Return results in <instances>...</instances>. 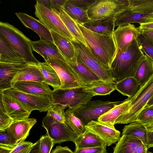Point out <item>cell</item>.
<instances>
[{"label": "cell", "instance_id": "obj_1", "mask_svg": "<svg viewBox=\"0 0 153 153\" xmlns=\"http://www.w3.org/2000/svg\"><path fill=\"white\" fill-rule=\"evenodd\" d=\"M144 55L137 39H134L126 49L118 50L111 67L114 81L117 82L134 77Z\"/></svg>", "mask_w": 153, "mask_h": 153}, {"label": "cell", "instance_id": "obj_2", "mask_svg": "<svg viewBox=\"0 0 153 153\" xmlns=\"http://www.w3.org/2000/svg\"><path fill=\"white\" fill-rule=\"evenodd\" d=\"M77 23L92 52L103 64L111 69L118 51L113 34L97 33Z\"/></svg>", "mask_w": 153, "mask_h": 153}, {"label": "cell", "instance_id": "obj_3", "mask_svg": "<svg viewBox=\"0 0 153 153\" xmlns=\"http://www.w3.org/2000/svg\"><path fill=\"white\" fill-rule=\"evenodd\" d=\"M0 36L21 56L27 63L38 65L34 56L31 41L21 31L7 22H0Z\"/></svg>", "mask_w": 153, "mask_h": 153}, {"label": "cell", "instance_id": "obj_4", "mask_svg": "<svg viewBox=\"0 0 153 153\" xmlns=\"http://www.w3.org/2000/svg\"><path fill=\"white\" fill-rule=\"evenodd\" d=\"M153 96V75L144 85L140 86L130 101L129 108L116 120V124H127L136 121L138 115Z\"/></svg>", "mask_w": 153, "mask_h": 153}, {"label": "cell", "instance_id": "obj_5", "mask_svg": "<svg viewBox=\"0 0 153 153\" xmlns=\"http://www.w3.org/2000/svg\"><path fill=\"white\" fill-rule=\"evenodd\" d=\"M128 0H97L88 10L91 20L108 19L115 20L128 9Z\"/></svg>", "mask_w": 153, "mask_h": 153}, {"label": "cell", "instance_id": "obj_6", "mask_svg": "<svg viewBox=\"0 0 153 153\" xmlns=\"http://www.w3.org/2000/svg\"><path fill=\"white\" fill-rule=\"evenodd\" d=\"M79 59L103 81L115 82L112 77L111 69L103 64L91 49L79 41H71Z\"/></svg>", "mask_w": 153, "mask_h": 153}, {"label": "cell", "instance_id": "obj_7", "mask_svg": "<svg viewBox=\"0 0 153 153\" xmlns=\"http://www.w3.org/2000/svg\"><path fill=\"white\" fill-rule=\"evenodd\" d=\"M51 97L54 104L66 105L74 110L91 100L93 95L82 87L70 89H58L52 91Z\"/></svg>", "mask_w": 153, "mask_h": 153}, {"label": "cell", "instance_id": "obj_8", "mask_svg": "<svg viewBox=\"0 0 153 153\" xmlns=\"http://www.w3.org/2000/svg\"><path fill=\"white\" fill-rule=\"evenodd\" d=\"M18 100L29 112L35 110L45 112L54 104L51 95H39L26 93L12 87L4 91Z\"/></svg>", "mask_w": 153, "mask_h": 153}, {"label": "cell", "instance_id": "obj_9", "mask_svg": "<svg viewBox=\"0 0 153 153\" xmlns=\"http://www.w3.org/2000/svg\"><path fill=\"white\" fill-rule=\"evenodd\" d=\"M123 102L90 100L73 111L85 126L92 121H98L100 117Z\"/></svg>", "mask_w": 153, "mask_h": 153}, {"label": "cell", "instance_id": "obj_10", "mask_svg": "<svg viewBox=\"0 0 153 153\" xmlns=\"http://www.w3.org/2000/svg\"><path fill=\"white\" fill-rule=\"evenodd\" d=\"M34 6L36 16L49 30H53L71 41L76 39L57 14L38 3Z\"/></svg>", "mask_w": 153, "mask_h": 153}, {"label": "cell", "instance_id": "obj_11", "mask_svg": "<svg viewBox=\"0 0 153 153\" xmlns=\"http://www.w3.org/2000/svg\"><path fill=\"white\" fill-rule=\"evenodd\" d=\"M42 126L46 130V134L53 140L54 145L67 141L74 142L78 136L65 123H61L47 115L42 119Z\"/></svg>", "mask_w": 153, "mask_h": 153}, {"label": "cell", "instance_id": "obj_12", "mask_svg": "<svg viewBox=\"0 0 153 153\" xmlns=\"http://www.w3.org/2000/svg\"><path fill=\"white\" fill-rule=\"evenodd\" d=\"M46 62L54 69L58 75L61 83L59 88L70 89L81 87L72 68L66 61L59 59H52Z\"/></svg>", "mask_w": 153, "mask_h": 153}, {"label": "cell", "instance_id": "obj_13", "mask_svg": "<svg viewBox=\"0 0 153 153\" xmlns=\"http://www.w3.org/2000/svg\"><path fill=\"white\" fill-rule=\"evenodd\" d=\"M66 61L82 88L91 86L104 82L79 59L77 53L74 58L66 60Z\"/></svg>", "mask_w": 153, "mask_h": 153}, {"label": "cell", "instance_id": "obj_14", "mask_svg": "<svg viewBox=\"0 0 153 153\" xmlns=\"http://www.w3.org/2000/svg\"><path fill=\"white\" fill-rule=\"evenodd\" d=\"M36 122V119L29 118L13 121L6 131L10 144L15 147L19 143L25 141Z\"/></svg>", "mask_w": 153, "mask_h": 153}, {"label": "cell", "instance_id": "obj_15", "mask_svg": "<svg viewBox=\"0 0 153 153\" xmlns=\"http://www.w3.org/2000/svg\"><path fill=\"white\" fill-rule=\"evenodd\" d=\"M113 34L118 51L127 48L134 39H137L141 33L134 25L128 24L118 26Z\"/></svg>", "mask_w": 153, "mask_h": 153}, {"label": "cell", "instance_id": "obj_16", "mask_svg": "<svg viewBox=\"0 0 153 153\" xmlns=\"http://www.w3.org/2000/svg\"><path fill=\"white\" fill-rule=\"evenodd\" d=\"M85 129L97 135L109 146L118 142L120 138V133L112 127L98 121H92L85 126Z\"/></svg>", "mask_w": 153, "mask_h": 153}, {"label": "cell", "instance_id": "obj_17", "mask_svg": "<svg viewBox=\"0 0 153 153\" xmlns=\"http://www.w3.org/2000/svg\"><path fill=\"white\" fill-rule=\"evenodd\" d=\"M30 65L25 63H18L0 62V92L12 88L11 83L17 74Z\"/></svg>", "mask_w": 153, "mask_h": 153}, {"label": "cell", "instance_id": "obj_18", "mask_svg": "<svg viewBox=\"0 0 153 153\" xmlns=\"http://www.w3.org/2000/svg\"><path fill=\"white\" fill-rule=\"evenodd\" d=\"M5 110L13 121L29 118L31 113L28 111L21 103L15 98L0 92Z\"/></svg>", "mask_w": 153, "mask_h": 153}, {"label": "cell", "instance_id": "obj_19", "mask_svg": "<svg viewBox=\"0 0 153 153\" xmlns=\"http://www.w3.org/2000/svg\"><path fill=\"white\" fill-rule=\"evenodd\" d=\"M17 17L26 27L35 31L39 36L40 40L53 42L50 31L39 20L25 13H15Z\"/></svg>", "mask_w": 153, "mask_h": 153}, {"label": "cell", "instance_id": "obj_20", "mask_svg": "<svg viewBox=\"0 0 153 153\" xmlns=\"http://www.w3.org/2000/svg\"><path fill=\"white\" fill-rule=\"evenodd\" d=\"M31 43L32 50L41 55L45 62L52 59L66 61L53 42L40 40Z\"/></svg>", "mask_w": 153, "mask_h": 153}, {"label": "cell", "instance_id": "obj_21", "mask_svg": "<svg viewBox=\"0 0 153 153\" xmlns=\"http://www.w3.org/2000/svg\"><path fill=\"white\" fill-rule=\"evenodd\" d=\"M153 21V13L134 12L128 9L121 13L115 21V27L123 24L137 23L140 25Z\"/></svg>", "mask_w": 153, "mask_h": 153}, {"label": "cell", "instance_id": "obj_22", "mask_svg": "<svg viewBox=\"0 0 153 153\" xmlns=\"http://www.w3.org/2000/svg\"><path fill=\"white\" fill-rule=\"evenodd\" d=\"M13 87L20 91L36 95H51L52 92L49 85L44 82L18 81L14 84Z\"/></svg>", "mask_w": 153, "mask_h": 153}, {"label": "cell", "instance_id": "obj_23", "mask_svg": "<svg viewBox=\"0 0 153 153\" xmlns=\"http://www.w3.org/2000/svg\"><path fill=\"white\" fill-rule=\"evenodd\" d=\"M130 103V99L128 97L122 103L115 105L100 117L98 121L109 126L114 127L116 120L120 115L128 110Z\"/></svg>", "mask_w": 153, "mask_h": 153}, {"label": "cell", "instance_id": "obj_24", "mask_svg": "<svg viewBox=\"0 0 153 153\" xmlns=\"http://www.w3.org/2000/svg\"><path fill=\"white\" fill-rule=\"evenodd\" d=\"M38 66L29 65L21 69L12 80V87L18 81H34L45 83V80Z\"/></svg>", "mask_w": 153, "mask_h": 153}, {"label": "cell", "instance_id": "obj_25", "mask_svg": "<svg viewBox=\"0 0 153 153\" xmlns=\"http://www.w3.org/2000/svg\"><path fill=\"white\" fill-rule=\"evenodd\" d=\"M50 31L53 42L66 60L71 59L76 56V52L71 40L53 30Z\"/></svg>", "mask_w": 153, "mask_h": 153}, {"label": "cell", "instance_id": "obj_26", "mask_svg": "<svg viewBox=\"0 0 153 153\" xmlns=\"http://www.w3.org/2000/svg\"><path fill=\"white\" fill-rule=\"evenodd\" d=\"M74 143L75 149L107 146L104 141L99 136L86 129L84 133L78 136Z\"/></svg>", "mask_w": 153, "mask_h": 153}, {"label": "cell", "instance_id": "obj_27", "mask_svg": "<svg viewBox=\"0 0 153 153\" xmlns=\"http://www.w3.org/2000/svg\"><path fill=\"white\" fill-rule=\"evenodd\" d=\"M115 20L103 19L90 20L82 25L88 30L95 33L104 35L113 34L115 30Z\"/></svg>", "mask_w": 153, "mask_h": 153}, {"label": "cell", "instance_id": "obj_28", "mask_svg": "<svg viewBox=\"0 0 153 153\" xmlns=\"http://www.w3.org/2000/svg\"><path fill=\"white\" fill-rule=\"evenodd\" d=\"M0 62L12 63H26L17 51L0 36Z\"/></svg>", "mask_w": 153, "mask_h": 153}, {"label": "cell", "instance_id": "obj_29", "mask_svg": "<svg viewBox=\"0 0 153 153\" xmlns=\"http://www.w3.org/2000/svg\"><path fill=\"white\" fill-rule=\"evenodd\" d=\"M54 12L59 16L69 31L76 39L90 48L77 22L64 11L62 7L59 9L58 11Z\"/></svg>", "mask_w": 153, "mask_h": 153}, {"label": "cell", "instance_id": "obj_30", "mask_svg": "<svg viewBox=\"0 0 153 153\" xmlns=\"http://www.w3.org/2000/svg\"><path fill=\"white\" fill-rule=\"evenodd\" d=\"M142 142L136 137L122 135L114 147L113 153H137V148Z\"/></svg>", "mask_w": 153, "mask_h": 153}, {"label": "cell", "instance_id": "obj_31", "mask_svg": "<svg viewBox=\"0 0 153 153\" xmlns=\"http://www.w3.org/2000/svg\"><path fill=\"white\" fill-rule=\"evenodd\" d=\"M153 75V61L145 54L134 76L140 86L144 85Z\"/></svg>", "mask_w": 153, "mask_h": 153}, {"label": "cell", "instance_id": "obj_32", "mask_svg": "<svg viewBox=\"0 0 153 153\" xmlns=\"http://www.w3.org/2000/svg\"><path fill=\"white\" fill-rule=\"evenodd\" d=\"M38 68L45 80V83L51 86L54 90L59 89L61 83L59 77L56 71L48 62H39Z\"/></svg>", "mask_w": 153, "mask_h": 153}, {"label": "cell", "instance_id": "obj_33", "mask_svg": "<svg viewBox=\"0 0 153 153\" xmlns=\"http://www.w3.org/2000/svg\"><path fill=\"white\" fill-rule=\"evenodd\" d=\"M116 89L123 95L129 98L133 97L139 89L140 86L134 77H128L115 83Z\"/></svg>", "mask_w": 153, "mask_h": 153}, {"label": "cell", "instance_id": "obj_34", "mask_svg": "<svg viewBox=\"0 0 153 153\" xmlns=\"http://www.w3.org/2000/svg\"><path fill=\"white\" fill-rule=\"evenodd\" d=\"M147 131L145 125L137 121L125 126L123 129L122 135L136 137L141 140L147 147Z\"/></svg>", "mask_w": 153, "mask_h": 153}, {"label": "cell", "instance_id": "obj_35", "mask_svg": "<svg viewBox=\"0 0 153 153\" xmlns=\"http://www.w3.org/2000/svg\"><path fill=\"white\" fill-rule=\"evenodd\" d=\"M64 11L74 21L82 25L91 20L87 11L83 10L66 1L62 7Z\"/></svg>", "mask_w": 153, "mask_h": 153}, {"label": "cell", "instance_id": "obj_36", "mask_svg": "<svg viewBox=\"0 0 153 153\" xmlns=\"http://www.w3.org/2000/svg\"><path fill=\"white\" fill-rule=\"evenodd\" d=\"M65 122L78 135L85 131V126L80 119L74 114L73 110L68 108L64 111Z\"/></svg>", "mask_w": 153, "mask_h": 153}, {"label": "cell", "instance_id": "obj_37", "mask_svg": "<svg viewBox=\"0 0 153 153\" xmlns=\"http://www.w3.org/2000/svg\"><path fill=\"white\" fill-rule=\"evenodd\" d=\"M115 83L109 82H103L92 86L83 88L85 90L93 96L109 95L116 90Z\"/></svg>", "mask_w": 153, "mask_h": 153}, {"label": "cell", "instance_id": "obj_38", "mask_svg": "<svg viewBox=\"0 0 153 153\" xmlns=\"http://www.w3.org/2000/svg\"><path fill=\"white\" fill-rule=\"evenodd\" d=\"M128 9L134 12L153 13V0H128Z\"/></svg>", "mask_w": 153, "mask_h": 153}, {"label": "cell", "instance_id": "obj_39", "mask_svg": "<svg viewBox=\"0 0 153 153\" xmlns=\"http://www.w3.org/2000/svg\"><path fill=\"white\" fill-rule=\"evenodd\" d=\"M67 106L64 105L56 103L54 104L48 111L47 115L51 116L58 121L65 123L64 111Z\"/></svg>", "mask_w": 153, "mask_h": 153}, {"label": "cell", "instance_id": "obj_40", "mask_svg": "<svg viewBox=\"0 0 153 153\" xmlns=\"http://www.w3.org/2000/svg\"><path fill=\"white\" fill-rule=\"evenodd\" d=\"M13 122L5 110L1 96L0 95V131H6Z\"/></svg>", "mask_w": 153, "mask_h": 153}, {"label": "cell", "instance_id": "obj_41", "mask_svg": "<svg viewBox=\"0 0 153 153\" xmlns=\"http://www.w3.org/2000/svg\"><path fill=\"white\" fill-rule=\"evenodd\" d=\"M136 121L145 125L153 122V105L146 106L138 115Z\"/></svg>", "mask_w": 153, "mask_h": 153}, {"label": "cell", "instance_id": "obj_42", "mask_svg": "<svg viewBox=\"0 0 153 153\" xmlns=\"http://www.w3.org/2000/svg\"><path fill=\"white\" fill-rule=\"evenodd\" d=\"M39 140L38 153H50L54 145L52 139L46 134L42 136Z\"/></svg>", "mask_w": 153, "mask_h": 153}, {"label": "cell", "instance_id": "obj_43", "mask_svg": "<svg viewBox=\"0 0 153 153\" xmlns=\"http://www.w3.org/2000/svg\"><path fill=\"white\" fill-rule=\"evenodd\" d=\"M137 39L142 51L153 61V46L149 43L141 34Z\"/></svg>", "mask_w": 153, "mask_h": 153}, {"label": "cell", "instance_id": "obj_44", "mask_svg": "<svg viewBox=\"0 0 153 153\" xmlns=\"http://www.w3.org/2000/svg\"><path fill=\"white\" fill-rule=\"evenodd\" d=\"M34 144L29 141L21 142L12 149L10 153H30Z\"/></svg>", "mask_w": 153, "mask_h": 153}, {"label": "cell", "instance_id": "obj_45", "mask_svg": "<svg viewBox=\"0 0 153 153\" xmlns=\"http://www.w3.org/2000/svg\"><path fill=\"white\" fill-rule=\"evenodd\" d=\"M97 0H68L70 4L88 11Z\"/></svg>", "mask_w": 153, "mask_h": 153}, {"label": "cell", "instance_id": "obj_46", "mask_svg": "<svg viewBox=\"0 0 153 153\" xmlns=\"http://www.w3.org/2000/svg\"><path fill=\"white\" fill-rule=\"evenodd\" d=\"M74 153H107L106 147H97L75 149Z\"/></svg>", "mask_w": 153, "mask_h": 153}, {"label": "cell", "instance_id": "obj_47", "mask_svg": "<svg viewBox=\"0 0 153 153\" xmlns=\"http://www.w3.org/2000/svg\"><path fill=\"white\" fill-rule=\"evenodd\" d=\"M0 146L14 148L10 144V141L6 131H0Z\"/></svg>", "mask_w": 153, "mask_h": 153}, {"label": "cell", "instance_id": "obj_48", "mask_svg": "<svg viewBox=\"0 0 153 153\" xmlns=\"http://www.w3.org/2000/svg\"><path fill=\"white\" fill-rule=\"evenodd\" d=\"M51 10L53 12L58 11L59 9L63 7L66 0H51Z\"/></svg>", "mask_w": 153, "mask_h": 153}, {"label": "cell", "instance_id": "obj_49", "mask_svg": "<svg viewBox=\"0 0 153 153\" xmlns=\"http://www.w3.org/2000/svg\"><path fill=\"white\" fill-rule=\"evenodd\" d=\"M141 34L149 43L153 46V30L143 31Z\"/></svg>", "mask_w": 153, "mask_h": 153}, {"label": "cell", "instance_id": "obj_50", "mask_svg": "<svg viewBox=\"0 0 153 153\" xmlns=\"http://www.w3.org/2000/svg\"><path fill=\"white\" fill-rule=\"evenodd\" d=\"M51 153H74L68 146L62 147L57 146Z\"/></svg>", "mask_w": 153, "mask_h": 153}, {"label": "cell", "instance_id": "obj_51", "mask_svg": "<svg viewBox=\"0 0 153 153\" xmlns=\"http://www.w3.org/2000/svg\"><path fill=\"white\" fill-rule=\"evenodd\" d=\"M138 28L140 33L144 31L153 30V21L146 24H140Z\"/></svg>", "mask_w": 153, "mask_h": 153}, {"label": "cell", "instance_id": "obj_52", "mask_svg": "<svg viewBox=\"0 0 153 153\" xmlns=\"http://www.w3.org/2000/svg\"><path fill=\"white\" fill-rule=\"evenodd\" d=\"M146 146L148 149L153 147V131H147Z\"/></svg>", "mask_w": 153, "mask_h": 153}, {"label": "cell", "instance_id": "obj_53", "mask_svg": "<svg viewBox=\"0 0 153 153\" xmlns=\"http://www.w3.org/2000/svg\"><path fill=\"white\" fill-rule=\"evenodd\" d=\"M36 2L51 10H52L51 0H37Z\"/></svg>", "mask_w": 153, "mask_h": 153}, {"label": "cell", "instance_id": "obj_54", "mask_svg": "<svg viewBox=\"0 0 153 153\" xmlns=\"http://www.w3.org/2000/svg\"><path fill=\"white\" fill-rule=\"evenodd\" d=\"M148 149L147 147L142 142L137 148V153H147Z\"/></svg>", "mask_w": 153, "mask_h": 153}, {"label": "cell", "instance_id": "obj_55", "mask_svg": "<svg viewBox=\"0 0 153 153\" xmlns=\"http://www.w3.org/2000/svg\"><path fill=\"white\" fill-rule=\"evenodd\" d=\"M40 140H39L35 143L30 153H38L39 145Z\"/></svg>", "mask_w": 153, "mask_h": 153}, {"label": "cell", "instance_id": "obj_56", "mask_svg": "<svg viewBox=\"0 0 153 153\" xmlns=\"http://www.w3.org/2000/svg\"><path fill=\"white\" fill-rule=\"evenodd\" d=\"M13 148L0 146V153H10Z\"/></svg>", "mask_w": 153, "mask_h": 153}, {"label": "cell", "instance_id": "obj_57", "mask_svg": "<svg viewBox=\"0 0 153 153\" xmlns=\"http://www.w3.org/2000/svg\"><path fill=\"white\" fill-rule=\"evenodd\" d=\"M147 131H153V122L150 124L145 125Z\"/></svg>", "mask_w": 153, "mask_h": 153}, {"label": "cell", "instance_id": "obj_58", "mask_svg": "<svg viewBox=\"0 0 153 153\" xmlns=\"http://www.w3.org/2000/svg\"><path fill=\"white\" fill-rule=\"evenodd\" d=\"M153 105V96L148 102L146 106H149Z\"/></svg>", "mask_w": 153, "mask_h": 153}, {"label": "cell", "instance_id": "obj_59", "mask_svg": "<svg viewBox=\"0 0 153 153\" xmlns=\"http://www.w3.org/2000/svg\"><path fill=\"white\" fill-rule=\"evenodd\" d=\"M147 153H153L150 152H148Z\"/></svg>", "mask_w": 153, "mask_h": 153}]
</instances>
